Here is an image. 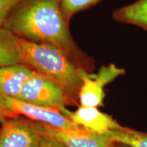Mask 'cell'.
<instances>
[{"mask_svg": "<svg viewBox=\"0 0 147 147\" xmlns=\"http://www.w3.org/2000/svg\"><path fill=\"white\" fill-rule=\"evenodd\" d=\"M62 113L67 116L74 124L88 131L104 135L110 129L121 127V125L111 116L103 113L95 107L79 106L76 111L71 112L65 108Z\"/></svg>", "mask_w": 147, "mask_h": 147, "instance_id": "ba28073f", "label": "cell"}, {"mask_svg": "<svg viewBox=\"0 0 147 147\" xmlns=\"http://www.w3.org/2000/svg\"><path fill=\"white\" fill-rule=\"evenodd\" d=\"M112 18L116 22L133 25L147 32V0H136L115 9Z\"/></svg>", "mask_w": 147, "mask_h": 147, "instance_id": "30bf717a", "label": "cell"}, {"mask_svg": "<svg viewBox=\"0 0 147 147\" xmlns=\"http://www.w3.org/2000/svg\"><path fill=\"white\" fill-rule=\"evenodd\" d=\"M41 136L35 121L18 117L1 124L0 147H38Z\"/></svg>", "mask_w": 147, "mask_h": 147, "instance_id": "52a82bcc", "label": "cell"}, {"mask_svg": "<svg viewBox=\"0 0 147 147\" xmlns=\"http://www.w3.org/2000/svg\"><path fill=\"white\" fill-rule=\"evenodd\" d=\"M16 99L34 105L54 108L61 113L66 105H69L61 88L34 71L23 84Z\"/></svg>", "mask_w": 147, "mask_h": 147, "instance_id": "3957f363", "label": "cell"}, {"mask_svg": "<svg viewBox=\"0 0 147 147\" xmlns=\"http://www.w3.org/2000/svg\"><path fill=\"white\" fill-rule=\"evenodd\" d=\"M38 147H67L57 140L42 136Z\"/></svg>", "mask_w": 147, "mask_h": 147, "instance_id": "9a60e30c", "label": "cell"}, {"mask_svg": "<svg viewBox=\"0 0 147 147\" xmlns=\"http://www.w3.org/2000/svg\"><path fill=\"white\" fill-rule=\"evenodd\" d=\"M21 0H0V28L3 27L7 18Z\"/></svg>", "mask_w": 147, "mask_h": 147, "instance_id": "5bb4252c", "label": "cell"}, {"mask_svg": "<svg viewBox=\"0 0 147 147\" xmlns=\"http://www.w3.org/2000/svg\"><path fill=\"white\" fill-rule=\"evenodd\" d=\"M17 38L21 64L47 77L64 91L69 105L78 104L82 85L79 69L56 47Z\"/></svg>", "mask_w": 147, "mask_h": 147, "instance_id": "7a4b0ae2", "label": "cell"}, {"mask_svg": "<svg viewBox=\"0 0 147 147\" xmlns=\"http://www.w3.org/2000/svg\"><path fill=\"white\" fill-rule=\"evenodd\" d=\"M35 125L42 136L57 140L67 147H113L115 144L102 134L83 127L59 128L37 121Z\"/></svg>", "mask_w": 147, "mask_h": 147, "instance_id": "5b68a950", "label": "cell"}, {"mask_svg": "<svg viewBox=\"0 0 147 147\" xmlns=\"http://www.w3.org/2000/svg\"><path fill=\"white\" fill-rule=\"evenodd\" d=\"M21 64L16 36L4 27L0 28V67Z\"/></svg>", "mask_w": 147, "mask_h": 147, "instance_id": "8fae6325", "label": "cell"}, {"mask_svg": "<svg viewBox=\"0 0 147 147\" xmlns=\"http://www.w3.org/2000/svg\"><path fill=\"white\" fill-rule=\"evenodd\" d=\"M18 117L19 116L14 115L0 102V123L2 124L11 119L16 118Z\"/></svg>", "mask_w": 147, "mask_h": 147, "instance_id": "2e32d148", "label": "cell"}, {"mask_svg": "<svg viewBox=\"0 0 147 147\" xmlns=\"http://www.w3.org/2000/svg\"><path fill=\"white\" fill-rule=\"evenodd\" d=\"M33 72L34 70L23 64L0 67V94L16 99Z\"/></svg>", "mask_w": 147, "mask_h": 147, "instance_id": "9c48e42d", "label": "cell"}, {"mask_svg": "<svg viewBox=\"0 0 147 147\" xmlns=\"http://www.w3.org/2000/svg\"><path fill=\"white\" fill-rule=\"evenodd\" d=\"M125 73L124 69L115 64L102 65L95 74L79 69L78 74L82 82L78 94L80 106L95 108L102 106L105 97L104 87Z\"/></svg>", "mask_w": 147, "mask_h": 147, "instance_id": "277c9868", "label": "cell"}, {"mask_svg": "<svg viewBox=\"0 0 147 147\" xmlns=\"http://www.w3.org/2000/svg\"><path fill=\"white\" fill-rule=\"evenodd\" d=\"M69 23L59 0H21L9 14L3 27L18 38L56 47L78 69L91 73L95 61L76 45Z\"/></svg>", "mask_w": 147, "mask_h": 147, "instance_id": "6da1fadb", "label": "cell"}, {"mask_svg": "<svg viewBox=\"0 0 147 147\" xmlns=\"http://www.w3.org/2000/svg\"><path fill=\"white\" fill-rule=\"evenodd\" d=\"M113 147H129V146H126V145L120 144V143H115V144H114Z\"/></svg>", "mask_w": 147, "mask_h": 147, "instance_id": "e0dca14e", "label": "cell"}, {"mask_svg": "<svg viewBox=\"0 0 147 147\" xmlns=\"http://www.w3.org/2000/svg\"><path fill=\"white\" fill-rule=\"evenodd\" d=\"M0 102L14 115H22L37 122L63 129H76V125L60 110L44 107L0 94Z\"/></svg>", "mask_w": 147, "mask_h": 147, "instance_id": "8992f818", "label": "cell"}, {"mask_svg": "<svg viewBox=\"0 0 147 147\" xmlns=\"http://www.w3.org/2000/svg\"><path fill=\"white\" fill-rule=\"evenodd\" d=\"M108 140L129 147H147V134L121 127L110 129L104 134Z\"/></svg>", "mask_w": 147, "mask_h": 147, "instance_id": "7c38bea8", "label": "cell"}, {"mask_svg": "<svg viewBox=\"0 0 147 147\" xmlns=\"http://www.w3.org/2000/svg\"><path fill=\"white\" fill-rule=\"evenodd\" d=\"M61 8L66 19L69 22L72 16L97 5L102 0H59Z\"/></svg>", "mask_w": 147, "mask_h": 147, "instance_id": "4fadbf2b", "label": "cell"}]
</instances>
